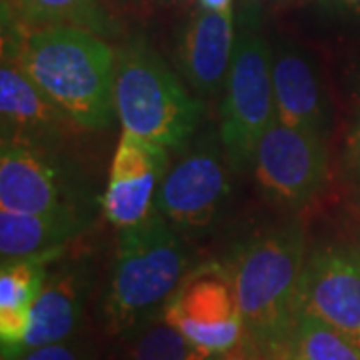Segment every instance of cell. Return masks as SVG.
I'll return each mask as SVG.
<instances>
[{
	"instance_id": "6da1fadb",
	"label": "cell",
	"mask_w": 360,
	"mask_h": 360,
	"mask_svg": "<svg viewBox=\"0 0 360 360\" xmlns=\"http://www.w3.org/2000/svg\"><path fill=\"white\" fill-rule=\"evenodd\" d=\"M51 101L82 129H104L116 116V56L101 34L56 25L26 30L4 49Z\"/></svg>"
},
{
	"instance_id": "7a4b0ae2",
	"label": "cell",
	"mask_w": 360,
	"mask_h": 360,
	"mask_svg": "<svg viewBox=\"0 0 360 360\" xmlns=\"http://www.w3.org/2000/svg\"><path fill=\"white\" fill-rule=\"evenodd\" d=\"M188 250L160 214L120 229L103 304L108 333L127 336L162 314L188 274Z\"/></svg>"
},
{
	"instance_id": "3957f363",
	"label": "cell",
	"mask_w": 360,
	"mask_h": 360,
	"mask_svg": "<svg viewBox=\"0 0 360 360\" xmlns=\"http://www.w3.org/2000/svg\"><path fill=\"white\" fill-rule=\"evenodd\" d=\"M304 262V234L298 224L258 234L238 246L226 262L245 336L281 359L298 314Z\"/></svg>"
},
{
	"instance_id": "277c9868",
	"label": "cell",
	"mask_w": 360,
	"mask_h": 360,
	"mask_svg": "<svg viewBox=\"0 0 360 360\" xmlns=\"http://www.w3.org/2000/svg\"><path fill=\"white\" fill-rule=\"evenodd\" d=\"M115 103L122 132L167 148H182L202 116V103L142 40L116 56Z\"/></svg>"
},
{
	"instance_id": "5b68a950",
	"label": "cell",
	"mask_w": 360,
	"mask_h": 360,
	"mask_svg": "<svg viewBox=\"0 0 360 360\" xmlns=\"http://www.w3.org/2000/svg\"><path fill=\"white\" fill-rule=\"evenodd\" d=\"M274 118L272 52L245 16L220 106V142L229 167H252L258 141Z\"/></svg>"
},
{
	"instance_id": "8992f818",
	"label": "cell",
	"mask_w": 360,
	"mask_h": 360,
	"mask_svg": "<svg viewBox=\"0 0 360 360\" xmlns=\"http://www.w3.org/2000/svg\"><path fill=\"white\" fill-rule=\"evenodd\" d=\"M162 316L193 345L222 354L245 338V321L226 264L208 262L184 276Z\"/></svg>"
},
{
	"instance_id": "52a82bcc",
	"label": "cell",
	"mask_w": 360,
	"mask_h": 360,
	"mask_svg": "<svg viewBox=\"0 0 360 360\" xmlns=\"http://www.w3.org/2000/svg\"><path fill=\"white\" fill-rule=\"evenodd\" d=\"M260 193L281 206H302L326 179V153L321 134L274 118L257 144L252 160Z\"/></svg>"
},
{
	"instance_id": "ba28073f",
	"label": "cell",
	"mask_w": 360,
	"mask_h": 360,
	"mask_svg": "<svg viewBox=\"0 0 360 360\" xmlns=\"http://www.w3.org/2000/svg\"><path fill=\"white\" fill-rule=\"evenodd\" d=\"M298 312L336 328L360 348V252L342 245L316 248L298 284Z\"/></svg>"
},
{
	"instance_id": "9c48e42d",
	"label": "cell",
	"mask_w": 360,
	"mask_h": 360,
	"mask_svg": "<svg viewBox=\"0 0 360 360\" xmlns=\"http://www.w3.org/2000/svg\"><path fill=\"white\" fill-rule=\"evenodd\" d=\"M229 194V170L219 148H196L167 170L155 212L176 231L198 232L217 220Z\"/></svg>"
},
{
	"instance_id": "30bf717a",
	"label": "cell",
	"mask_w": 360,
	"mask_h": 360,
	"mask_svg": "<svg viewBox=\"0 0 360 360\" xmlns=\"http://www.w3.org/2000/svg\"><path fill=\"white\" fill-rule=\"evenodd\" d=\"M167 167V146L122 132L103 196L106 220L116 229H127L148 219Z\"/></svg>"
},
{
	"instance_id": "8fae6325",
	"label": "cell",
	"mask_w": 360,
	"mask_h": 360,
	"mask_svg": "<svg viewBox=\"0 0 360 360\" xmlns=\"http://www.w3.org/2000/svg\"><path fill=\"white\" fill-rule=\"evenodd\" d=\"M232 13L198 8L186 22L176 49L180 72L200 94H212L224 84L236 46Z\"/></svg>"
},
{
	"instance_id": "7c38bea8",
	"label": "cell",
	"mask_w": 360,
	"mask_h": 360,
	"mask_svg": "<svg viewBox=\"0 0 360 360\" xmlns=\"http://www.w3.org/2000/svg\"><path fill=\"white\" fill-rule=\"evenodd\" d=\"M70 205L58 170L26 142H2L0 153V210L51 212Z\"/></svg>"
},
{
	"instance_id": "4fadbf2b",
	"label": "cell",
	"mask_w": 360,
	"mask_h": 360,
	"mask_svg": "<svg viewBox=\"0 0 360 360\" xmlns=\"http://www.w3.org/2000/svg\"><path fill=\"white\" fill-rule=\"evenodd\" d=\"M0 115L2 142L32 144L34 139L56 134L65 122H72L13 58H2Z\"/></svg>"
},
{
	"instance_id": "5bb4252c",
	"label": "cell",
	"mask_w": 360,
	"mask_h": 360,
	"mask_svg": "<svg viewBox=\"0 0 360 360\" xmlns=\"http://www.w3.org/2000/svg\"><path fill=\"white\" fill-rule=\"evenodd\" d=\"M89 296L86 272L77 266L49 272V278L32 309V321L26 335L25 348L63 342L77 335L84 316V304Z\"/></svg>"
},
{
	"instance_id": "9a60e30c",
	"label": "cell",
	"mask_w": 360,
	"mask_h": 360,
	"mask_svg": "<svg viewBox=\"0 0 360 360\" xmlns=\"http://www.w3.org/2000/svg\"><path fill=\"white\" fill-rule=\"evenodd\" d=\"M56 255L20 258L4 262L0 270V342L2 360L22 354L32 321V309L49 278L46 264Z\"/></svg>"
},
{
	"instance_id": "2e32d148",
	"label": "cell",
	"mask_w": 360,
	"mask_h": 360,
	"mask_svg": "<svg viewBox=\"0 0 360 360\" xmlns=\"http://www.w3.org/2000/svg\"><path fill=\"white\" fill-rule=\"evenodd\" d=\"M272 89L278 120L321 134L326 122L321 82L302 52L281 49L272 54Z\"/></svg>"
},
{
	"instance_id": "e0dca14e",
	"label": "cell",
	"mask_w": 360,
	"mask_h": 360,
	"mask_svg": "<svg viewBox=\"0 0 360 360\" xmlns=\"http://www.w3.org/2000/svg\"><path fill=\"white\" fill-rule=\"evenodd\" d=\"M80 229L82 219L72 202L37 214L0 210L2 264L39 255H58Z\"/></svg>"
},
{
	"instance_id": "ac0fdd59",
	"label": "cell",
	"mask_w": 360,
	"mask_h": 360,
	"mask_svg": "<svg viewBox=\"0 0 360 360\" xmlns=\"http://www.w3.org/2000/svg\"><path fill=\"white\" fill-rule=\"evenodd\" d=\"M2 20L25 34L44 26H80L96 34L106 30L101 0H2Z\"/></svg>"
},
{
	"instance_id": "d6986e66",
	"label": "cell",
	"mask_w": 360,
	"mask_h": 360,
	"mask_svg": "<svg viewBox=\"0 0 360 360\" xmlns=\"http://www.w3.org/2000/svg\"><path fill=\"white\" fill-rule=\"evenodd\" d=\"M124 360H217L205 348L193 345L165 316H155L127 335Z\"/></svg>"
},
{
	"instance_id": "ffe728a7",
	"label": "cell",
	"mask_w": 360,
	"mask_h": 360,
	"mask_svg": "<svg viewBox=\"0 0 360 360\" xmlns=\"http://www.w3.org/2000/svg\"><path fill=\"white\" fill-rule=\"evenodd\" d=\"M283 360H360V348L321 319L298 312Z\"/></svg>"
},
{
	"instance_id": "44dd1931",
	"label": "cell",
	"mask_w": 360,
	"mask_h": 360,
	"mask_svg": "<svg viewBox=\"0 0 360 360\" xmlns=\"http://www.w3.org/2000/svg\"><path fill=\"white\" fill-rule=\"evenodd\" d=\"M14 360H89V350L68 338L63 342L28 348Z\"/></svg>"
},
{
	"instance_id": "7402d4cb",
	"label": "cell",
	"mask_w": 360,
	"mask_h": 360,
	"mask_svg": "<svg viewBox=\"0 0 360 360\" xmlns=\"http://www.w3.org/2000/svg\"><path fill=\"white\" fill-rule=\"evenodd\" d=\"M217 360H283L281 356L272 354L266 348L258 347L257 342L243 338L236 347H232L231 350L222 352L217 356Z\"/></svg>"
},
{
	"instance_id": "603a6c76",
	"label": "cell",
	"mask_w": 360,
	"mask_h": 360,
	"mask_svg": "<svg viewBox=\"0 0 360 360\" xmlns=\"http://www.w3.org/2000/svg\"><path fill=\"white\" fill-rule=\"evenodd\" d=\"M200 8L214 13H232V0H198Z\"/></svg>"
},
{
	"instance_id": "cb8c5ba5",
	"label": "cell",
	"mask_w": 360,
	"mask_h": 360,
	"mask_svg": "<svg viewBox=\"0 0 360 360\" xmlns=\"http://www.w3.org/2000/svg\"><path fill=\"white\" fill-rule=\"evenodd\" d=\"M338 8H342L345 13L360 16V0H333Z\"/></svg>"
},
{
	"instance_id": "d4e9b609",
	"label": "cell",
	"mask_w": 360,
	"mask_h": 360,
	"mask_svg": "<svg viewBox=\"0 0 360 360\" xmlns=\"http://www.w3.org/2000/svg\"><path fill=\"white\" fill-rule=\"evenodd\" d=\"M354 139H356V148H359V155H360V129L356 130V136H354Z\"/></svg>"
},
{
	"instance_id": "484cf974",
	"label": "cell",
	"mask_w": 360,
	"mask_h": 360,
	"mask_svg": "<svg viewBox=\"0 0 360 360\" xmlns=\"http://www.w3.org/2000/svg\"><path fill=\"white\" fill-rule=\"evenodd\" d=\"M165 2H170V0H165Z\"/></svg>"
}]
</instances>
